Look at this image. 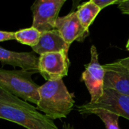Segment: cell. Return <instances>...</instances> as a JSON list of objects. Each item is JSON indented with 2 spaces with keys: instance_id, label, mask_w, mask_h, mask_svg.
Masks as SVG:
<instances>
[{
  "instance_id": "obj_1",
  "label": "cell",
  "mask_w": 129,
  "mask_h": 129,
  "mask_svg": "<svg viewBox=\"0 0 129 129\" xmlns=\"http://www.w3.org/2000/svg\"><path fill=\"white\" fill-rule=\"evenodd\" d=\"M39 101L36 110L51 120L67 118L73 110L75 101L63 79L48 81L39 88Z\"/></svg>"
},
{
  "instance_id": "obj_2",
  "label": "cell",
  "mask_w": 129,
  "mask_h": 129,
  "mask_svg": "<svg viewBox=\"0 0 129 129\" xmlns=\"http://www.w3.org/2000/svg\"><path fill=\"white\" fill-rule=\"evenodd\" d=\"M37 72L23 70H8L0 68V86L12 95L27 102L38 104L39 94L38 85L32 76Z\"/></svg>"
},
{
  "instance_id": "obj_3",
  "label": "cell",
  "mask_w": 129,
  "mask_h": 129,
  "mask_svg": "<svg viewBox=\"0 0 129 129\" xmlns=\"http://www.w3.org/2000/svg\"><path fill=\"white\" fill-rule=\"evenodd\" d=\"M0 119L14 122L27 129H59L54 121L36 109L0 102Z\"/></svg>"
},
{
  "instance_id": "obj_4",
  "label": "cell",
  "mask_w": 129,
  "mask_h": 129,
  "mask_svg": "<svg viewBox=\"0 0 129 129\" xmlns=\"http://www.w3.org/2000/svg\"><path fill=\"white\" fill-rule=\"evenodd\" d=\"M66 0H37L31 6L32 26L44 33L55 29L59 12Z\"/></svg>"
},
{
  "instance_id": "obj_5",
  "label": "cell",
  "mask_w": 129,
  "mask_h": 129,
  "mask_svg": "<svg viewBox=\"0 0 129 129\" xmlns=\"http://www.w3.org/2000/svg\"><path fill=\"white\" fill-rule=\"evenodd\" d=\"M81 115L88 116L94 110H104L124 117L129 120V96L119 94L112 90H104V94L99 101L91 104H85L77 107Z\"/></svg>"
},
{
  "instance_id": "obj_6",
  "label": "cell",
  "mask_w": 129,
  "mask_h": 129,
  "mask_svg": "<svg viewBox=\"0 0 129 129\" xmlns=\"http://www.w3.org/2000/svg\"><path fill=\"white\" fill-rule=\"evenodd\" d=\"M104 70L99 63L98 53L94 45L91 48V61L85 66L82 75V81L85 82L91 95L90 104L97 103L104 94Z\"/></svg>"
},
{
  "instance_id": "obj_7",
  "label": "cell",
  "mask_w": 129,
  "mask_h": 129,
  "mask_svg": "<svg viewBox=\"0 0 129 129\" xmlns=\"http://www.w3.org/2000/svg\"><path fill=\"white\" fill-rule=\"evenodd\" d=\"M68 53L64 51L46 53L39 55L38 73L48 82L63 79L69 70Z\"/></svg>"
},
{
  "instance_id": "obj_8",
  "label": "cell",
  "mask_w": 129,
  "mask_h": 129,
  "mask_svg": "<svg viewBox=\"0 0 129 129\" xmlns=\"http://www.w3.org/2000/svg\"><path fill=\"white\" fill-rule=\"evenodd\" d=\"M104 70V90H112L129 96V71L119 60L103 65Z\"/></svg>"
},
{
  "instance_id": "obj_9",
  "label": "cell",
  "mask_w": 129,
  "mask_h": 129,
  "mask_svg": "<svg viewBox=\"0 0 129 129\" xmlns=\"http://www.w3.org/2000/svg\"><path fill=\"white\" fill-rule=\"evenodd\" d=\"M55 29L69 45L74 41L83 42L88 35V29L81 24L76 11L59 17L56 21Z\"/></svg>"
},
{
  "instance_id": "obj_10",
  "label": "cell",
  "mask_w": 129,
  "mask_h": 129,
  "mask_svg": "<svg viewBox=\"0 0 129 129\" xmlns=\"http://www.w3.org/2000/svg\"><path fill=\"white\" fill-rule=\"evenodd\" d=\"M0 62L2 65H11L18 67L26 71H35L38 73L39 57L33 51L16 52L0 47Z\"/></svg>"
},
{
  "instance_id": "obj_11",
  "label": "cell",
  "mask_w": 129,
  "mask_h": 129,
  "mask_svg": "<svg viewBox=\"0 0 129 129\" xmlns=\"http://www.w3.org/2000/svg\"><path fill=\"white\" fill-rule=\"evenodd\" d=\"M70 46L61 37L57 29L42 33L38 44L32 47L33 51L39 55L51 53L64 51L68 53Z\"/></svg>"
},
{
  "instance_id": "obj_12",
  "label": "cell",
  "mask_w": 129,
  "mask_h": 129,
  "mask_svg": "<svg viewBox=\"0 0 129 129\" xmlns=\"http://www.w3.org/2000/svg\"><path fill=\"white\" fill-rule=\"evenodd\" d=\"M101 11V10L93 2V1L91 0L79 5L76 13L81 24L85 29H88L90 25L94 20Z\"/></svg>"
},
{
  "instance_id": "obj_13",
  "label": "cell",
  "mask_w": 129,
  "mask_h": 129,
  "mask_svg": "<svg viewBox=\"0 0 129 129\" xmlns=\"http://www.w3.org/2000/svg\"><path fill=\"white\" fill-rule=\"evenodd\" d=\"M42 33L37 29L31 26L14 32V40L23 45H26L31 48L36 45L39 41Z\"/></svg>"
},
{
  "instance_id": "obj_14",
  "label": "cell",
  "mask_w": 129,
  "mask_h": 129,
  "mask_svg": "<svg viewBox=\"0 0 129 129\" xmlns=\"http://www.w3.org/2000/svg\"><path fill=\"white\" fill-rule=\"evenodd\" d=\"M88 115L98 116L104 123L106 129H120L119 126V116L113 113L104 110H94L91 111Z\"/></svg>"
},
{
  "instance_id": "obj_15",
  "label": "cell",
  "mask_w": 129,
  "mask_h": 129,
  "mask_svg": "<svg viewBox=\"0 0 129 129\" xmlns=\"http://www.w3.org/2000/svg\"><path fill=\"white\" fill-rule=\"evenodd\" d=\"M0 102L5 103V104L17 105V106H20V107L29 108V109H36L35 107L32 106L29 103L12 95L11 94L8 92L6 90H5L1 86H0Z\"/></svg>"
},
{
  "instance_id": "obj_16",
  "label": "cell",
  "mask_w": 129,
  "mask_h": 129,
  "mask_svg": "<svg viewBox=\"0 0 129 129\" xmlns=\"http://www.w3.org/2000/svg\"><path fill=\"white\" fill-rule=\"evenodd\" d=\"M92 1L101 10L111 5H114V4L118 5L120 2L119 0H92Z\"/></svg>"
},
{
  "instance_id": "obj_17",
  "label": "cell",
  "mask_w": 129,
  "mask_h": 129,
  "mask_svg": "<svg viewBox=\"0 0 129 129\" xmlns=\"http://www.w3.org/2000/svg\"><path fill=\"white\" fill-rule=\"evenodd\" d=\"M14 39V32L0 30V42Z\"/></svg>"
},
{
  "instance_id": "obj_18",
  "label": "cell",
  "mask_w": 129,
  "mask_h": 129,
  "mask_svg": "<svg viewBox=\"0 0 129 129\" xmlns=\"http://www.w3.org/2000/svg\"><path fill=\"white\" fill-rule=\"evenodd\" d=\"M118 8L122 14H129V0H122L118 4Z\"/></svg>"
},
{
  "instance_id": "obj_19",
  "label": "cell",
  "mask_w": 129,
  "mask_h": 129,
  "mask_svg": "<svg viewBox=\"0 0 129 129\" xmlns=\"http://www.w3.org/2000/svg\"><path fill=\"white\" fill-rule=\"evenodd\" d=\"M119 60V63H121L123 66H125L129 71V57H125V58H122V59H119V60Z\"/></svg>"
},
{
  "instance_id": "obj_20",
  "label": "cell",
  "mask_w": 129,
  "mask_h": 129,
  "mask_svg": "<svg viewBox=\"0 0 129 129\" xmlns=\"http://www.w3.org/2000/svg\"><path fill=\"white\" fill-rule=\"evenodd\" d=\"M62 129H74V127L70 123H64L62 126Z\"/></svg>"
},
{
  "instance_id": "obj_21",
  "label": "cell",
  "mask_w": 129,
  "mask_h": 129,
  "mask_svg": "<svg viewBox=\"0 0 129 129\" xmlns=\"http://www.w3.org/2000/svg\"><path fill=\"white\" fill-rule=\"evenodd\" d=\"M126 48H127V50L129 51V39H128V41L127 45H126Z\"/></svg>"
}]
</instances>
